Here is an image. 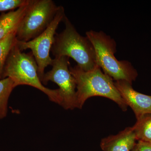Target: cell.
<instances>
[{
    "instance_id": "5bb4252c",
    "label": "cell",
    "mask_w": 151,
    "mask_h": 151,
    "mask_svg": "<svg viewBox=\"0 0 151 151\" xmlns=\"http://www.w3.org/2000/svg\"><path fill=\"white\" fill-rule=\"evenodd\" d=\"M29 0H0V12L18 9L28 2Z\"/></svg>"
},
{
    "instance_id": "9c48e42d",
    "label": "cell",
    "mask_w": 151,
    "mask_h": 151,
    "mask_svg": "<svg viewBox=\"0 0 151 151\" xmlns=\"http://www.w3.org/2000/svg\"><path fill=\"white\" fill-rule=\"evenodd\" d=\"M136 141L132 127H127L117 134L102 139L100 147L103 151H132L137 145Z\"/></svg>"
},
{
    "instance_id": "8992f818",
    "label": "cell",
    "mask_w": 151,
    "mask_h": 151,
    "mask_svg": "<svg viewBox=\"0 0 151 151\" xmlns=\"http://www.w3.org/2000/svg\"><path fill=\"white\" fill-rule=\"evenodd\" d=\"M65 15L64 9L59 6L58 10L51 24L41 34L28 42L17 40L16 44L22 51L29 49L38 68V74L42 82L45 68L51 65L53 59L50 55L54 42L56 30L60 23L63 21Z\"/></svg>"
},
{
    "instance_id": "4fadbf2b",
    "label": "cell",
    "mask_w": 151,
    "mask_h": 151,
    "mask_svg": "<svg viewBox=\"0 0 151 151\" xmlns=\"http://www.w3.org/2000/svg\"><path fill=\"white\" fill-rule=\"evenodd\" d=\"M17 40L16 31H15L0 41V79L2 78L3 70L9 53Z\"/></svg>"
},
{
    "instance_id": "8fae6325",
    "label": "cell",
    "mask_w": 151,
    "mask_h": 151,
    "mask_svg": "<svg viewBox=\"0 0 151 151\" xmlns=\"http://www.w3.org/2000/svg\"><path fill=\"white\" fill-rule=\"evenodd\" d=\"M132 127L137 140L151 144V113L137 119L136 124Z\"/></svg>"
},
{
    "instance_id": "277c9868",
    "label": "cell",
    "mask_w": 151,
    "mask_h": 151,
    "mask_svg": "<svg viewBox=\"0 0 151 151\" xmlns=\"http://www.w3.org/2000/svg\"><path fill=\"white\" fill-rule=\"evenodd\" d=\"M86 35L95 50L97 65L103 72L116 81L123 80L132 84L137 77V71L131 62L116 58L115 40L102 31L90 30Z\"/></svg>"
},
{
    "instance_id": "3957f363",
    "label": "cell",
    "mask_w": 151,
    "mask_h": 151,
    "mask_svg": "<svg viewBox=\"0 0 151 151\" xmlns=\"http://www.w3.org/2000/svg\"><path fill=\"white\" fill-rule=\"evenodd\" d=\"M63 21L65 29L56 34L51 52L55 57L67 56L73 58L78 67L89 71L98 66L95 50L86 37L80 35L66 16Z\"/></svg>"
},
{
    "instance_id": "7c38bea8",
    "label": "cell",
    "mask_w": 151,
    "mask_h": 151,
    "mask_svg": "<svg viewBox=\"0 0 151 151\" xmlns=\"http://www.w3.org/2000/svg\"><path fill=\"white\" fill-rule=\"evenodd\" d=\"M15 87L11 78L0 79V120L7 116L9 98Z\"/></svg>"
},
{
    "instance_id": "ba28073f",
    "label": "cell",
    "mask_w": 151,
    "mask_h": 151,
    "mask_svg": "<svg viewBox=\"0 0 151 151\" xmlns=\"http://www.w3.org/2000/svg\"><path fill=\"white\" fill-rule=\"evenodd\" d=\"M114 84L126 105L134 111L137 119L151 113V96L137 92L127 81H116Z\"/></svg>"
},
{
    "instance_id": "5b68a950",
    "label": "cell",
    "mask_w": 151,
    "mask_h": 151,
    "mask_svg": "<svg viewBox=\"0 0 151 151\" xmlns=\"http://www.w3.org/2000/svg\"><path fill=\"white\" fill-rule=\"evenodd\" d=\"M58 7L52 0H31L17 29V40L29 41L41 34L51 24Z\"/></svg>"
},
{
    "instance_id": "6da1fadb",
    "label": "cell",
    "mask_w": 151,
    "mask_h": 151,
    "mask_svg": "<svg viewBox=\"0 0 151 151\" xmlns=\"http://www.w3.org/2000/svg\"><path fill=\"white\" fill-rule=\"evenodd\" d=\"M6 78H11L15 87L22 85L32 86L44 93L52 102L60 106L62 104L60 89H49L44 86L39 76L38 68L32 53L22 52L16 42L11 50L5 64L2 79Z\"/></svg>"
},
{
    "instance_id": "30bf717a",
    "label": "cell",
    "mask_w": 151,
    "mask_h": 151,
    "mask_svg": "<svg viewBox=\"0 0 151 151\" xmlns=\"http://www.w3.org/2000/svg\"><path fill=\"white\" fill-rule=\"evenodd\" d=\"M31 0L24 5L0 15V41L14 32L16 31L20 23L29 7Z\"/></svg>"
},
{
    "instance_id": "2e32d148",
    "label": "cell",
    "mask_w": 151,
    "mask_h": 151,
    "mask_svg": "<svg viewBox=\"0 0 151 151\" xmlns=\"http://www.w3.org/2000/svg\"><path fill=\"white\" fill-rule=\"evenodd\" d=\"M132 151H138L137 147V145H136V147H135L134 148V149H133V150H132Z\"/></svg>"
},
{
    "instance_id": "9a60e30c",
    "label": "cell",
    "mask_w": 151,
    "mask_h": 151,
    "mask_svg": "<svg viewBox=\"0 0 151 151\" xmlns=\"http://www.w3.org/2000/svg\"><path fill=\"white\" fill-rule=\"evenodd\" d=\"M137 146L139 151H151V143L138 141Z\"/></svg>"
},
{
    "instance_id": "7a4b0ae2",
    "label": "cell",
    "mask_w": 151,
    "mask_h": 151,
    "mask_svg": "<svg viewBox=\"0 0 151 151\" xmlns=\"http://www.w3.org/2000/svg\"><path fill=\"white\" fill-rule=\"evenodd\" d=\"M76 84L77 108L81 109L90 97L99 96L113 100L123 111L126 105L114 84L113 79L102 71L99 66L92 70L84 71L78 65L69 67Z\"/></svg>"
},
{
    "instance_id": "52a82bcc",
    "label": "cell",
    "mask_w": 151,
    "mask_h": 151,
    "mask_svg": "<svg viewBox=\"0 0 151 151\" xmlns=\"http://www.w3.org/2000/svg\"><path fill=\"white\" fill-rule=\"evenodd\" d=\"M69 58L56 57L52 60L51 70L45 73L42 80L46 85L48 81L54 82L59 86L62 103L61 106L65 110L77 108L76 81L70 71Z\"/></svg>"
}]
</instances>
